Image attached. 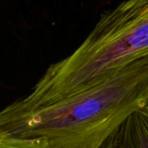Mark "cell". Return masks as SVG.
<instances>
[{"label":"cell","mask_w":148,"mask_h":148,"mask_svg":"<svg viewBox=\"0 0 148 148\" xmlns=\"http://www.w3.org/2000/svg\"><path fill=\"white\" fill-rule=\"evenodd\" d=\"M122 148H148V108L134 112L114 132Z\"/></svg>","instance_id":"3957f363"},{"label":"cell","mask_w":148,"mask_h":148,"mask_svg":"<svg viewBox=\"0 0 148 148\" xmlns=\"http://www.w3.org/2000/svg\"><path fill=\"white\" fill-rule=\"evenodd\" d=\"M0 148H42L28 141L0 137Z\"/></svg>","instance_id":"277c9868"},{"label":"cell","mask_w":148,"mask_h":148,"mask_svg":"<svg viewBox=\"0 0 148 148\" xmlns=\"http://www.w3.org/2000/svg\"><path fill=\"white\" fill-rule=\"evenodd\" d=\"M148 100V56L101 82L19 114L0 111V137L42 148H101Z\"/></svg>","instance_id":"6da1fadb"},{"label":"cell","mask_w":148,"mask_h":148,"mask_svg":"<svg viewBox=\"0 0 148 148\" xmlns=\"http://www.w3.org/2000/svg\"><path fill=\"white\" fill-rule=\"evenodd\" d=\"M148 56V0H125L103 12L69 56L51 64L33 90L9 105L18 114L89 88Z\"/></svg>","instance_id":"7a4b0ae2"},{"label":"cell","mask_w":148,"mask_h":148,"mask_svg":"<svg viewBox=\"0 0 148 148\" xmlns=\"http://www.w3.org/2000/svg\"><path fill=\"white\" fill-rule=\"evenodd\" d=\"M114 132L107 139V140L103 143V145L101 147V148H122L121 145L120 144V142H119V140L115 135V134H114Z\"/></svg>","instance_id":"5b68a950"},{"label":"cell","mask_w":148,"mask_h":148,"mask_svg":"<svg viewBox=\"0 0 148 148\" xmlns=\"http://www.w3.org/2000/svg\"><path fill=\"white\" fill-rule=\"evenodd\" d=\"M147 107L148 108V100H147Z\"/></svg>","instance_id":"8992f818"}]
</instances>
